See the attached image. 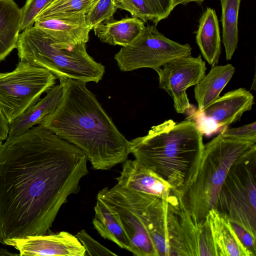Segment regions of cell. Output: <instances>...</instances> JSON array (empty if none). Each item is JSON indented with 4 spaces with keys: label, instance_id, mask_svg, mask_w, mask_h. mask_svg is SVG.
Here are the masks:
<instances>
[{
    "label": "cell",
    "instance_id": "1",
    "mask_svg": "<svg viewBox=\"0 0 256 256\" xmlns=\"http://www.w3.org/2000/svg\"><path fill=\"white\" fill-rule=\"evenodd\" d=\"M86 154L38 125L0 147V243L50 231L88 172Z\"/></svg>",
    "mask_w": 256,
    "mask_h": 256
},
{
    "label": "cell",
    "instance_id": "2",
    "mask_svg": "<svg viewBox=\"0 0 256 256\" xmlns=\"http://www.w3.org/2000/svg\"><path fill=\"white\" fill-rule=\"evenodd\" d=\"M63 96L58 107L38 124L74 145L96 170H108L123 163L130 142L118 130L87 82L58 79Z\"/></svg>",
    "mask_w": 256,
    "mask_h": 256
},
{
    "label": "cell",
    "instance_id": "3",
    "mask_svg": "<svg viewBox=\"0 0 256 256\" xmlns=\"http://www.w3.org/2000/svg\"><path fill=\"white\" fill-rule=\"evenodd\" d=\"M202 136L192 120H168L130 140V152L166 181L173 194L180 196L197 173L204 150Z\"/></svg>",
    "mask_w": 256,
    "mask_h": 256
},
{
    "label": "cell",
    "instance_id": "4",
    "mask_svg": "<svg viewBox=\"0 0 256 256\" xmlns=\"http://www.w3.org/2000/svg\"><path fill=\"white\" fill-rule=\"evenodd\" d=\"M255 150L256 141L227 137L220 133L204 144L196 176L180 196L195 220H204L208 211L215 208L231 166Z\"/></svg>",
    "mask_w": 256,
    "mask_h": 256
},
{
    "label": "cell",
    "instance_id": "5",
    "mask_svg": "<svg viewBox=\"0 0 256 256\" xmlns=\"http://www.w3.org/2000/svg\"><path fill=\"white\" fill-rule=\"evenodd\" d=\"M20 33L16 49L20 60L47 69L57 78L98 82L104 66L86 50V44L72 45L56 40L34 26Z\"/></svg>",
    "mask_w": 256,
    "mask_h": 256
},
{
    "label": "cell",
    "instance_id": "6",
    "mask_svg": "<svg viewBox=\"0 0 256 256\" xmlns=\"http://www.w3.org/2000/svg\"><path fill=\"white\" fill-rule=\"evenodd\" d=\"M214 208L256 239V150L231 166Z\"/></svg>",
    "mask_w": 256,
    "mask_h": 256
},
{
    "label": "cell",
    "instance_id": "7",
    "mask_svg": "<svg viewBox=\"0 0 256 256\" xmlns=\"http://www.w3.org/2000/svg\"><path fill=\"white\" fill-rule=\"evenodd\" d=\"M57 78L46 68L20 60L10 72H0V108L12 122L54 86Z\"/></svg>",
    "mask_w": 256,
    "mask_h": 256
},
{
    "label": "cell",
    "instance_id": "8",
    "mask_svg": "<svg viewBox=\"0 0 256 256\" xmlns=\"http://www.w3.org/2000/svg\"><path fill=\"white\" fill-rule=\"evenodd\" d=\"M188 44H181L166 37L154 24L145 26L128 45L114 56L120 70L129 72L141 68L154 70L166 62L192 54Z\"/></svg>",
    "mask_w": 256,
    "mask_h": 256
},
{
    "label": "cell",
    "instance_id": "9",
    "mask_svg": "<svg viewBox=\"0 0 256 256\" xmlns=\"http://www.w3.org/2000/svg\"><path fill=\"white\" fill-rule=\"evenodd\" d=\"M167 228L170 256H216L206 220L198 222L173 194L168 200Z\"/></svg>",
    "mask_w": 256,
    "mask_h": 256
},
{
    "label": "cell",
    "instance_id": "10",
    "mask_svg": "<svg viewBox=\"0 0 256 256\" xmlns=\"http://www.w3.org/2000/svg\"><path fill=\"white\" fill-rule=\"evenodd\" d=\"M111 188L138 217L159 256H170L167 228L168 200L156 196L132 191L116 184Z\"/></svg>",
    "mask_w": 256,
    "mask_h": 256
},
{
    "label": "cell",
    "instance_id": "11",
    "mask_svg": "<svg viewBox=\"0 0 256 256\" xmlns=\"http://www.w3.org/2000/svg\"><path fill=\"white\" fill-rule=\"evenodd\" d=\"M205 62L200 55L172 60L155 71L158 76L160 88L172 98L178 114H184L192 108L186 90L196 85L206 74Z\"/></svg>",
    "mask_w": 256,
    "mask_h": 256
},
{
    "label": "cell",
    "instance_id": "12",
    "mask_svg": "<svg viewBox=\"0 0 256 256\" xmlns=\"http://www.w3.org/2000/svg\"><path fill=\"white\" fill-rule=\"evenodd\" d=\"M254 104L253 95L244 88L230 90L186 119L196 122L202 134L221 132L240 120Z\"/></svg>",
    "mask_w": 256,
    "mask_h": 256
},
{
    "label": "cell",
    "instance_id": "13",
    "mask_svg": "<svg viewBox=\"0 0 256 256\" xmlns=\"http://www.w3.org/2000/svg\"><path fill=\"white\" fill-rule=\"evenodd\" d=\"M4 244L15 248L21 256H86L84 246L76 236L64 231L10 239Z\"/></svg>",
    "mask_w": 256,
    "mask_h": 256
},
{
    "label": "cell",
    "instance_id": "14",
    "mask_svg": "<svg viewBox=\"0 0 256 256\" xmlns=\"http://www.w3.org/2000/svg\"><path fill=\"white\" fill-rule=\"evenodd\" d=\"M119 216L130 240L132 254L136 256H159L158 250L138 217L110 188H104L97 195Z\"/></svg>",
    "mask_w": 256,
    "mask_h": 256
},
{
    "label": "cell",
    "instance_id": "15",
    "mask_svg": "<svg viewBox=\"0 0 256 256\" xmlns=\"http://www.w3.org/2000/svg\"><path fill=\"white\" fill-rule=\"evenodd\" d=\"M122 164L120 175L116 178L117 185L132 191L156 196L166 200L172 195V186L136 160L127 159Z\"/></svg>",
    "mask_w": 256,
    "mask_h": 256
},
{
    "label": "cell",
    "instance_id": "16",
    "mask_svg": "<svg viewBox=\"0 0 256 256\" xmlns=\"http://www.w3.org/2000/svg\"><path fill=\"white\" fill-rule=\"evenodd\" d=\"M85 16V14L78 13L36 20L34 26L56 40L72 45L86 44L92 30Z\"/></svg>",
    "mask_w": 256,
    "mask_h": 256
},
{
    "label": "cell",
    "instance_id": "17",
    "mask_svg": "<svg viewBox=\"0 0 256 256\" xmlns=\"http://www.w3.org/2000/svg\"><path fill=\"white\" fill-rule=\"evenodd\" d=\"M204 220L210 230L216 256H256L241 242L230 220L216 208L208 211Z\"/></svg>",
    "mask_w": 256,
    "mask_h": 256
},
{
    "label": "cell",
    "instance_id": "18",
    "mask_svg": "<svg viewBox=\"0 0 256 256\" xmlns=\"http://www.w3.org/2000/svg\"><path fill=\"white\" fill-rule=\"evenodd\" d=\"M46 92L43 98L8 124V136H18L27 132L36 124H38L46 116L55 110L62 98V86L60 83Z\"/></svg>",
    "mask_w": 256,
    "mask_h": 256
},
{
    "label": "cell",
    "instance_id": "19",
    "mask_svg": "<svg viewBox=\"0 0 256 256\" xmlns=\"http://www.w3.org/2000/svg\"><path fill=\"white\" fill-rule=\"evenodd\" d=\"M94 210L92 224L98 233L105 239L114 242L120 248L132 252L131 242L122 224L119 216L98 197Z\"/></svg>",
    "mask_w": 256,
    "mask_h": 256
},
{
    "label": "cell",
    "instance_id": "20",
    "mask_svg": "<svg viewBox=\"0 0 256 256\" xmlns=\"http://www.w3.org/2000/svg\"><path fill=\"white\" fill-rule=\"evenodd\" d=\"M202 54L212 66L216 65L221 54L218 21L215 10L208 8L202 14L196 36Z\"/></svg>",
    "mask_w": 256,
    "mask_h": 256
},
{
    "label": "cell",
    "instance_id": "21",
    "mask_svg": "<svg viewBox=\"0 0 256 256\" xmlns=\"http://www.w3.org/2000/svg\"><path fill=\"white\" fill-rule=\"evenodd\" d=\"M145 22L135 17L112 20L104 22L93 30L94 34L104 43L125 46L130 44L142 32Z\"/></svg>",
    "mask_w": 256,
    "mask_h": 256
},
{
    "label": "cell",
    "instance_id": "22",
    "mask_svg": "<svg viewBox=\"0 0 256 256\" xmlns=\"http://www.w3.org/2000/svg\"><path fill=\"white\" fill-rule=\"evenodd\" d=\"M22 10L14 0H0V62L16 48Z\"/></svg>",
    "mask_w": 256,
    "mask_h": 256
},
{
    "label": "cell",
    "instance_id": "23",
    "mask_svg": "<svg viewBox=\"0 0 256 256\" xmlns=\"http://www.w3.org/2000/svg\"><path fill=\"white\" fill-rule=\"evenodd\" d=\"M235 72L231 64L214 66L207 74L195 86L194 98L201 110L220 97L221 92Z\"/></svg>",
    "mask_w": 256,
    "mask_h": 256
},
{
    "label": "cell",
    "instance_id": "24",
    "mask_svg": "<svg viewBox=\"0 0 256 256\" xmlns=\"http://www.w3.org/2000/svg\"><path fill=\"white\" fill-rule=\"evenodd\" d=\"M241 0H220L222 42L227 60L232 58L238 42V16Z\"/></svg>",
    "mask_w": 256,
    "mask_h": 256
},
{
    "label": "cell",
    "instance_id": "25",
    "mask_svg": "<svg viewBox=\"0 0 256 256\" xmlns=\"http://www.w3.org/2000/svg\"><path fill=\"white\" fill-rule=\"evenodd\" d=\"M98 0H53L38 15L36 20L78 13L86 14Z\"/></svg>",
    "mask_w": 256,
    "mask_h": 256
},
{
    "label": "cell",
    "instance_id": "26",
    "mask_svg": "<svg viewBox=\"0 0 256 256\" xmlns=\"http://www.w3.org/2000/svg\"><path fill=\"white\" fill-rule=\"evenodd\" d=\"M116 8L114 0H98L86 14V20L92 30L96 26L113 20Z\"/></svg>",
    "mask_w": 256,
    "mask_h": 256
},
{
    "label": "cell",
    "instance_id": "27",
    "mask_svg": "<svg viewBox=\"0 0 256 256\" xmlns=\"http://www.w3.org/2000/svg\"><path fill=\"white\" fill-rule=\"evenodd\" d=\"M117 8L129 12L132 17L137 18L144 22H152L154 18L144 0H114Z\"/></svg>",
    "mask_w": 256,
    "mask_h": 256
},
{
    "label": "cell",
    "instance_id": "28",
    "mask_svg": "<svg viewBox=\"0 0 256 256\" xmlns=\"http://www.w3.org/2000/svg\"><path fill=\"white\" fill-rule=\"evenodd\" d=\"M53 0H27L22 8L20 32L33 26L40 13Z\"/></svg>",
    "mask_w": 256,
    "mask_h": 256
},
{
    "label": "cell",
    "instance_id": "29",
    "mask_svg": "<svg viewBox=\"0 0 256 256\" xmlns=\"http://www.w3.org/2000/svg\"><path fill=\"white\" fill-rule=\"evenodd\" d=\"M76 236L84 246L86 256H118L93 238L84 230L78 232Z\"/></svg>",
    "mask_w": 256,
    "mask_h": 256
},
{
    "label": "cell",
    "instance_id": "30",
    "mask_svg": "<svg viewBox=\"0 0 256 256\" xmlns=\"http://www.w3.org/2000/svg\"><path fill=\"white\" fill-rule=\"evenodd\" d=\"M154 18V25L168 18L174 7L173 0H144Z\"/></svg>",
    "mask_w": 256,
    "mask_h": 256
},
{
    "label": "cell",
    "instance_id": "31",
    "mask_svg": "<svg viewBox=\"0 0 256 256\" xmlns=\"http://www.w3.org/2000/svg\"><path fill=\"white\" fill-rule=\"evenodd\" d=\"M256 122L244 126L228 128V127L222 130L220 133L224 136L232 138L256 141Z\"/></svg>",
    "mask_w": 256,
    "mask_h": 256
},
{
    "label": "cell",
    "instance_id": "32",
    "mask_svg": "<svg viewBox=\"0 0 256 256\" xmlns=\"http://www.w3.org/2000/svg\"><path fill=\"white\" fill-rule=\"evenodd\" d=\"M232 225L241 242L256 255V239L240 226L232 222Z\"/></svg>",
    "mask_w": 256,
    "mask_h": 256
},
{
    "label": "cell",
    "instance_id": "33",
    "mask_svg": "<svg viewBox=\"0 0 256 256\" xmlns=\"http://www.w3.org/2000/svg\"><path fill=\"white\" fill-rule=\"evenodd\" d=\"M8 135V122L0 108V139L6 140Z\"/></svg>",
    "mask_w": 256,
    "mask_h": 256
},
{
    "label": "cell",
    "instance_id": "34",
    "mask_svg": "<svg viewBox=\"0 0 256 256\" xmlns=\"http://www.w3.org/2000/svg\"><path fill=\"white\" fill-rule=\"evenodd\" d=\"M204 0H173L174 8L179 4L185 5L190 2H196L198 4H200Z\"/></svg>",
    "mask_w": 256,
    "mask_h": 256
},
{
    "label": "cell",
    "instance_id": "35",
    "mask_svg": "<svg viewBox=\"0 0 256 256\" xmlns=\"http://www.w3.org/2000/svg\"><path fill=\"white\" fill-rule=\"evenodd\" d=\"M2 144V140L0 139V147Z\"/></svg>",
    "mask_w": 256,
    "mask_h": 256
}]
</instances>
